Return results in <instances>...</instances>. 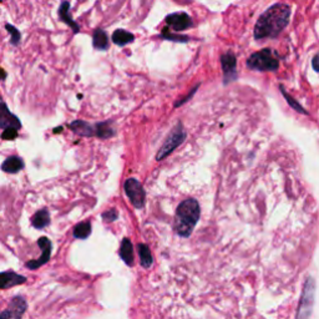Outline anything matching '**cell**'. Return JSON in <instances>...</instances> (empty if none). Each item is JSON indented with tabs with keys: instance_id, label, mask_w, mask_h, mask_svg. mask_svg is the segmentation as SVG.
<instances>
[{
	"instance_id": "1",
	"label": "cell",
	"mask_w": 319,
	"mask_h": 319,
	"mask_svg": "<svg viewBox=\"0 0 319 319\" xmlns=\"http://www.w3.org/2000/svg\"><path fill=\"white\" fill-rule=\"evenodd\" d=\"M289 17L290 8L287 4H274L257 20L254 27V38L259 40L278 37L288 25Z\"/></svg>"
},
{
	"instance_id": "2",
	"label": "cell",
	"mask_w": 319,
	"mask_h": 319,
	"mask_svg": "<svg viewBox=\"0 0 319 319\" xmlns=\"http://www.w3.org/2000/svg\"><path fill=\"white\" fill-rule=\"evenodd\" d=\"M200 205L195 198H187L176 210L175 231L181 237H190L200 219Z\"/></svg>"
},
{
	"instance_id": "3",
	"label": "cell",
	"mask_w": 319,
	"mask_h": 319,
	"mask_svg": "<svg viewBox=\"0 0 319 319\" xmlns=\"http://www.w3.org/2000/svg\"><path fill=\"white\" fill-rule=\"evenodd\" d=\"M247 66L256 71H275L279 68V61L270 49L253 53L247 60Z\"/></svg>"
},
{
	"instance_id": "4",
	"label": "cell",
	"mask_w": 319,
	"mask_h": 319,
	"mask_svg": "<svg viewBox=\"0 0 319 319\" xmlns=\"http://www.w3.org/2000/svg\"><path fill=\"white\" fill-rule=\"evenodd\" d=\"M186 140V131L183 129L182 124L178 122L175 127L172 129V131L170 132V135L167 136L166 141L163 142L162 147L159 150L156 155V160H163L166 159L167 156H170L181 144Z\"/></svg>"
},
{
	"instance_id": "5",
	"label": "cell",
	"mask_w": 319,
	"mask_h": 319,
	"mask_svg": "<svg viewBox=\"0 0 319 319\" xmlns=\"http://www.w3.org/2000/svg\"><path fill=\"white\" fill-rule=\"evenodd\" d=\"M315 282L312 277L307 278L304 288H303L302 298H300L299 307H298L297 319H309L312 314L313 304H314Z\"/></svg>"
},
{
	"instance_id": "6",
	"label": "cell",
	"mask_w": 319,
	"mask_h": 319,
	"mask_svg": "<svg viewBox=\"0 0 319 319\" xmlns=\"http://www.w3.org/2000/svg\"><path fill=\"white\" fill-rule=\"evenodd\" d=\"M28 309V302L25 297L18 294L10 299L8 307L0 313V319H23Z\"/></svg>"
},
{
	"instance_id": "7",
	"label": "cell",
	"mask_w": 319,
	"mask_h": 319,
	"mask_svg": "<svg viewBox=\"0 0 319 319\" xmlns=\"http://www.w3.org/2000/svg\"><path fill=\"white\" fill-rule=\"evenodd\" d=\"M125 192H126L127 197L130 198L134 207L142 208L145 205V200H146V193H145L144 187L141 183L136 180V178H129L125 182Z\"/></svg>"
},
{
	"instance_id": "8",
	"label": "cell",
	"mask_w": 319,
	"mask_h": 319,
	"mask_svg": "<svg viewBox=\"0 0 319 319\" xmlns=\"http://www.w3.org/2000/svg\"><path fill=\"white\" fill-rule=\"evenodd\" d=\"M22 127L23 125L19 117L10 111L7 103L3 100L2 95H0V129H2L3 131L9 129H14L19 131Z\"/></svg>"
},
{
	"instance_id": "9",
	"label": "cell",
	"mask_w": 319,
	"mask_h": 319,
	"mask_svg": "<svg viewBox=\"0 0 319 319\" xmlns=\"http://www.w3.org/2000/svg\"><path fill=\"white\" fill-rule=\"evenodd\" d=\"M38 246L42 248V256L38 259H33V261H29L25 263V267L30 270H35L38 268H40L42 266H44L45 263H48L52 257V249H53V243L48 237H40L38 239Z\"/></svg>"
},
{
	"instance_id": "10",
	"label": "cell",
	"mask_w": 319,
	"mask_h": 319,
	"mask_svg": "<svg viewBox=\"0 0 319 319\" xmlns=\"http://www.w3.org/2000/svg\"><path fill=\"white\" fill-rule=\"evenodd\" d=\"M236 56L231 52L224 53L221 56L222 70H223V83L228 84L237 79V68H236Z\"/></svg>"
},
{
	"instance_id": "11",
	"label": "cell",
	"mask_w": 319,
	"mask_h": 319,
	"mask_svg": "<svg viewBox=\"0 0 319 319\" xmlns=\"http://www.w3.org/2000/svg\"><path fill=\"white\" fill-rule=\"evenodd\" d=\"M166 24L175 32H182L192 27V20L186 13H172L166 17Z\"/></svg>"
},
{
	"instance_id": "12",
	"label": "cell",
	"mask_w": 319,
	"mask_h": 319,
	"mask_svg": "<svg viewBox=\"0 0 319 319\" xmlns=\"http://www.w3.org/2000/svg\"><path fill=\"white\" fill-rule=\"evenodd\" d=\"M25 282H27V277L14 270L0 272V289H9V288L24 284Z\"/></svg>"
},
{
	"instance_id": "13",
	"label": "cell",
	"mask_w": 319,
	"mask_h": 319,
	"mask_svg": "<svg viewBox=\"0 0 319 319\" xmlns=\"http://www.w3.org/2000/svg\"><path fill=\"white\" fill-rule=\"evenodd\" d=\"M25 167V162L24 160L20 156H17V155H12V156L7 157L0 165V170L3 172L8 173V175H17L20 171L24 170Z\"/></svg>"
},
{
	"instance_id": "14",
	"label": "cell",
	"mask_w": 319,
	"mask_h": 319,
	"mask_svg": "<svg viewBox=\"0 0 319 319\" xmlns=\"http://www.w3.org/2000/svg\"><path fill=\"white\" fill-rule=\"evenodd\" d=\"M69 129L74 132V134L79 135V136L89 137L95 135V127L91 126L89 122L83 121V120H75L69 125Z\"/></svg>"
},
{
	"instance_id": "15",
	"label": "cell",
	"mask_w": 319,
	"mask_h": 319,
	"mask_svg": "<svg viewBox=\"0 0 319 319\" xmlns=\"http://www.w3.org/2000/svg\"><path fill=\"white\" fill-rule=\"evenodd\" d=\"M58 13H59V19H60L63 23H65L66 25H69V27L73 29V32L75 33V34L76 33L80 32V27H79V25L76 24L75 22H74L73 18H71V15H70V3L69 2L61 3Z\"/></svg>"
},
{
	"instance_id": "16",
	"label": "cell",
	"mask_w": 319,
	"mask_h": 319,
	"mask_svg": "<svg viewBox=\"0 0 319 319\" xmlns=\"http://www.w3.org/2000/svg\"><path fill=\"white\" fill-rule=\"evenodd\" d=\"M32 226L37 229H44L50 224V213L48 208H42L32 216Z\"/></svg>"
},
{
	"instance_id": "17",
	"label": "cell",
	"mask_w": 319,
	"mask_h": 319,
	"mask_svg": "<svg viewBox=\"0 0 319 319\" xmlns=\"http://www.w3.org/2000/svg\"><path fill=\"white\" fill-rule=\"evenodd\" d=\"M120 257L127 266H134V247L129 238L122 239L121 247H120Z\"/></svg>"
},
{
	"instance_id": "18",
	"label": "cell",
	"mask_w": 319,
	"mask_h": 319,
	"mask_svg": "<svg viewBox=\"0 0 319 319\" xmlns=\"http://www.w3.org/2000/svg\"><path fill=\"white\" fill-rule=\"evenodd\" d=\"M134 40V34H131V33L126 32V30L124 29L115 30L114 34H112V42L116 45H119V47H125V45L130 44V43H132Z\"/></svg>"
},
{
	"instance_id": "19",
	"label": "cell",
	"mask_w": 319,
	"mask_h": 319,
	"mask_svg": "<svg viewBox=\"0 0 319 319\" xmlns=\"http://www.w3.org/2000/svg\"><path fill=\"white\" fill-rule=\"evenodd\" d=\"M94 127H95V136L100 137V139H109L115 135V129L110 121L99 122Z\"/></svg>"
},
{
	"instance_id": "20",
	"label": "cell",
	"mask_w": 319,
	"mask_h": 319,
	"mask_svg": "<svg viewBox=\"0 0 319 319\" xmlns=\"http://www.w3.org/2000/svg\"><path fill=\"white\" fill-rule=\"evenodd\" d=\"M94 48L98 50H106L109 48V38L103 29H96L93 35Z\"/></svg>"
},
{
	"instance_id": "21",
	"label": "cell",
	"mask_w": 319,
	"mask_h": 319,
	"mask_svg": "<svg viewBox=\"0 0 319 319\" xmlns=\"http://www.w3.org/2000/svg\"><path fill=\"white\" fill-rule=\"evenodd\" d=\"M137 249H139V254H140V262H141V266L144 268H150L154 263V259H152V254L151 251H150L149 247L144 243H140L137 246Z\"/></svg>"
},
{
	"instance_id": "22",
	"label": "cell",
	"mask_w": 319,
	"mask_h": 319,
	"mask_svg": "<svg viewBox=\"0 0 319 319\" xmlns=\"http://www.w3.org/2000/svg\"><path fill=\"white\" fill-rule=\"evenodd\" d=\"M91 233V223L90 222H81L76 224L74 228V237L79 239H86Z\"/></svg>"
},
{
	"instance_id": "23",
	"label": "cell",
	"mask_w": 319,
	"mask_h": 319,
	"mask_svg": "<svg viewBox=\"0 0 319 319\" xmlns=\"http://www.w3.org/2000/svg\"><path fill=\"white\" fill-rule=\"evenodd\" d=\"M4 28L10 35V44H12L13 47H18V45L22 43V33L19 32L18 28H15V25L10 24V23H5Z\"/></svg>"
},
{
	"instance_id": "24",
	"label": "cell",
	"mask_w": 319,
	"mask_h": 319,
	"mask_svg": "<svg viewBox=\"0 0 319 319\" xmlns=\"http://www.w3.org/2000/svg\"><path fill=\"white\" fill-rule=\"evenodd\" d=\"M279 89H280V91H282L283 96H284L285 101H287V103H288V104H289V105H290V107H292V109H294V110H295V111H298V112H303V114H305V115H307V114H308V112H307V111H305V110H304V109H303V107H302V106H300V104H299V103H297V101H295V100H294V99H293V98H292V96H290V95H288V94H287V93H285V91H284V89H283V86H282V85H280V86H279Z\"/></svg>"
},
{
	"instance_id": "25",
	"label": "cell",
	"mask_w": 319,
	"mask_h": 319,
	"mask_svg": "<svg viewBox=\"0 0 319 319\" xmlns=\"http://www.w3.org/2000/svg\"><path fill=\"white\" fill-rule=\"evenodd\" d=\"M161 38L166 40H172V42H180V43H186L188 42L187 37H183V35H177V34H172V33L168 32L167 28L162 30V34H161Z\"/></svg>"
},
{
	"instance_id": "26",
	"label": "cell",
	"mask_w": 319,
	"mask_h": 319,
	"mask_svg": "<svg viewBox=\"0 0 319 319\" xmlns=\"http://www.w3.org/2000/svg\"><path fill=\"white\" fill-rule=\"evenodd\" d=\"M2 140H5V141H14L15 139L19 137V131L14 129H9V130H4L2 134Z\"/></svg>"
},
{
	"instance_id": "27",
	"label": "cell",
	"mask_w": 319,
	"mask_h": 319,
	"mask_svg": "<svg viewBox=\"0 0 319 319\" xmlns=\"http://www.w3.org/2000/svg\"><path fill=\"white\" fill-rule=\"evenodd\" d=\"M117 217H119V213H117V211L114 210V208H112V210L106 211V212L103 213V218H104V221H105V222L116 221Z\"/></svg>"
},
{
	"instance_id": "28",
	"label": "cell",
	"mask_w": 319,
	"mask_h": 319,
	"mask_svg": "<svg viewBox=\"0 0 319 319\" xmlns=\"http://www.w3.org/2000/svg\"><path fill=\"white\" fill-rule=\"evenodd\" d=\"M197 89H198V86H196V88H195V89H193V90H192V93H191V94H188V96H187V98H186V99H183V100H181V101H178V103H176V105H175V106H176V107L181 106V105H182V104H183V103H186V101H187V100H188V99H191V98H192V95H193V94H195V91H196V90H197Z\"/></svg>"
},
{
	"instance_id": "29",
	"label": "cell",
	"mask_w": 319,
	"mask_h": 319,
	"mask_svg": "<svg viewBox=\"0 0 319 319\" xmlns=\"http://www.w3.org/2000/svg\"><path fill=\"white\" fill-rule=\"evenodd\" d=\"M7 76H8L7 71H5L4 69L0 68V81H4L5 79H7Z\"/></svg>"
},
{
	"instance_id": "30",
	"label": "cell",
	"mask_w": 319,
	"mask_h": 319,
	"mask_svg": "<svg viewBox=\"0 0 319 319\" xmlns=\"http://www.w3.org/2000/svg\"><path fill=\"white\" fill-rule=\"evenodd\" d=\"M313 69L318 71V55H314V58H313Z\"/></svg>"
},
{
	"instance_id": "31",
	"label": "cell",
	"mask_w": 319,
	"mask_h": 319,
	"mask_svg": "<svg viewBox=\"0 0 319 319\" xmlns=\"http://www.w3.org/2000/svg\"><path fill=\"white\" fill-rule=\"evenodd\" d=\"M60 131H63V127H58V129L54 130V132H60Z\"/></svg>"
}]
</instances>
